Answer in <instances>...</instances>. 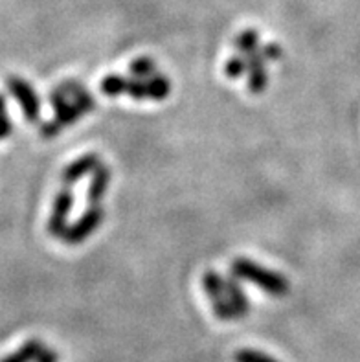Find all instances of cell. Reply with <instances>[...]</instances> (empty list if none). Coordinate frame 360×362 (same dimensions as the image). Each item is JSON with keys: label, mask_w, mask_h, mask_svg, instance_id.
Here are the masks:
<instances>
[{"label": "cell", "mask_w": 360, "mask_h": 362, "mask_svg": "<svg viewBox=\"0 0 360 362\" xmlns=\"http://www.w3.org/2000/svg\"><path fill=\"white\" fill-rule=\"evenodd\" d=\"M74 206V195L66 186L61 189L54 199V208H52V216L48 221V232H50L54 238H63V234L66 232L69 225H66V219H69V214Z\"/></svg>", "instance_id": "8992f818"}, {"label": "cell", "mask_w": 360, "mask_h": 362, "mask_svg": "<svg viewBox=\"0 0 360 362\" xmlns=\"http://www.w3.org/2000/svg\"><path fill=\"white\" fill-rule=\"evenodd\" d=\"M110 182V170L109 165L101 164L94 173H92V180L88 184L87 192V201L91 204H100V201L105 197L107 188H109Z\"/></svg>", "instance_id": "9c48e42d"}, {"label": "cell", "mask_w": 360, "mask_h": 362, "mask_svg": "<svg viewBox=\"0 0 360 362\" xmlns=\"http://www.w3.org/2000/svg\"><path fill=\"white\" fill-rule=\"evenodd\" d=\"M11 131H13V124H11V119L8 118V112H6L4 96L0 94V140L8 138Z\"/></svg>", "instance_id": "2e32d148"}, {"label": "cell", "mask_w": 360, "mask_h": 362, "mask_svg": "<svg viewBox=\"0 0 360 362\" xmlns=\"http://www.w3.org/2000/svg\"><path fill=\"white\" fill-rule=\"evenodd\" d=\"M6 85H8L9 92L15 96V100L18 101V105L23 109L24 118L28 122H37L39 115H41V103H39V98H37L32 85L21 78H8Z\"/></svg>", "instance_id": "5b68a950"}, {"label": "cell", "mask_w": 360, "mask_h": 362, "mask_svg": "<svg viewBox=\"0 0 360 362\" xmlns=\"http://www.w3.org/2000/svg\"><path fill=\"white\" fill-rule=\"evenodd\" d=\"M257 42H260L257 33H255L254 30H246V32H243L241 35L236 39V48H238L243 55L252 54V52L257 50Z\"/></svg>", "instance_id": "4fadbf2b"}, {"label": "cell", "mask_w": 360, "mask_h": 362, "mask_svg": "<svg viewBox=\"0 0 360 362\" xmlns=\"http://www.w3.org/2000/svg\"><path fill=\"white\" fill-rule=\"evenodd\" d=\"M246 70H248L246 69V59L245 57H238V55L230 57V59L226 61V66H224V72H226V76H228L230 79L241 78Z\"/></svg>", "instance_id": "9a60e30c"}, {"label": "cell", "mask_w": 360, "mask_h": 362, "mask_svg": "<svg viewBox=\"0 0 360 362\" xmlns=\"http://www.w3.org/2000/svg\"><path fill=\"white\" fill-rule=\"evenodd\" d=\"M224 287H226V294H228L230 303H232L233 311H236V317L243 318L250 313V300L246 298L245 293H243L241 285H239L238 278L236 276H228L224 278Z\"/></svg>", "instance_id": "ba28073f"}, {"label": "cell", "mask_w": 360, "mask_h": 362, "mask_svg": "<svg viewBox=\"0 0 360 362\" xmlns=\"http://www.w3.org/2000/svg\"><path fill=\"white\" fill-rule=\"evenodd\" d=\"M230 271L232 274L238 278V280H246L254 284L255 287H260L263 293L270 294L274 298H283L287 296L291 285H289L287 278L279 272H274L270 269H265V267L257 265L252 259H246V257H238L233 259L232 265H230Z\"/></svg>", "instance_id": "7a4b0ae2"}, {"label": "cell", "mask_w": 360, "mask_h": 362, "mask_svg": "<svg viewBox=\"0 0 360 362\" xmlns=\"http://www.w3.org/2000/svg\"><path fill=\"white\" fill-rule=\"evenodd\" d=\"M35 362H59V355L55 354L54 349L50 348H42V351L39 354V357H37Z\"/></svg>", "instance_id": "e0dca14e"}, {"label": "cell", "mask_w": 360, "mask_h": 362, "mask_svg": "<svg viewBox=\"0 0 360 362\" xmlns=\"http://www.w3.org/2000/svg\"><path fill=\"white\" fill-rule=\"evenodd\" d=\"M269 83V76H267V69L265 66H255V69L248 70V83L246 87L252 94H261L267 88Z\"/></svg>", "instance_id": "7c38bea8"}, {"label": "cell", "mask_w": 360, "mask_h": 362, "mask_svg": "<svg viewBox=\"0 0 360 362\" xmlns=\"http://www.w3.org/2000/svg\"><path fill=\"white\" fill-rule=\"evenodd\" d=\"M50 103L55 110V118L52 122H46L41 127V136L45 138H52L55 134H59L61 129L76 124L83 115H87V112H91L96 107L94 96L88 90L81 92L74 100L63 96L57 90H52Z\"/></svg>", "instance_id": "6da1fadb"}, {"label": "cell", "mask_w": 360, "mask_h": 362, "mask_svg": "<svg viewBox=\"0 0 360 362\" xmlns=\"http://www.w3.org/2000/svg\"><path fill=\"white\" fill-rule=\"evenodd\" d=\"M129 72L137 79H151L156 76V64L149 57H138V59H134L131 63Z\"/></svg>", "instance_id": "8fae6325"}, {"label": "cell", "mask_w": 360, "mask_h": 362, "mask_svg": "<svg viewBox=\"0 0 360 362\" xmlns=\"http://www.w3.org/2000/svg\"><path fill=\"white\" fill-rule=\"evenodd\" d=\"M103 217H105V210L100 204H91V208L72 226L66 228V232L63 234V241L69 245L83 243L103 223Z\"/></svg>", "instance_id": "277c9868"}, {"label": "cell", "mask_w": 360, "mask_h": 362, "mask_svg": "<svg viewBox=\"0 0 360 362\" xmlns=\"http://www.w3.org/2000/svg\"><path fill=\"white\" fill-rule=\"evenodd\" d=\"M263 54L267 59H279L281 57V48L276 45H269L263 48Z\"/></svg>", "instance_id": "ac0fdd59"}, {"label": "cell", "mask_w": 360, "mask_h": 362, "mask_svg": "<svg viewBox=\"0 0 360 362\" xmlns=\"http://www.w3.org/2000/svg\"><path fill=\"white\" fill-rule=\"evenodd\" d=\"M42 348H45V346H42L39 340H28V342H24L15 354H9L8 357H4L0 362H33L37 361V357H39V354L42 351Z\"/></svg>", "instance_id": "30bf717a"}, {"label": "cell", "mask_w": 360, "mask_h": 362, "mask_svg": "<svg viewBox=\"0 0 360 362\" xmlns=\"http://www.w3.org/2000/svg\"><path fill=\"white\" fill-rule=\"evenodd\" d=\"M202 287H204L206 294H208V298H210L215 317L221 318L223 322L238 320L232 303H230L228 294H226L223 276L217 274L215 271L204 272V276H202Z\"/></svg>", "instance_id": "3957f363"}, {"label": "cell", "mask_w": 360, "mask_h": 362, "mask_svg": "<svg viewBox=\"0 0 360 362\" xmlns=\"http://www.w3.org/2000/svg\"><path fill=\"white\" fill-rule=\"evenodd\" d=\"M233 361L236 362H279L274 357H270V355L260 351V349H252V348L239 349L238 354L233 355Z\"/></svg>", "instance_id": "5bb4252c"}, {"label": "cell", "mask_w": 360, "mask_h": 362, "mask_svg": "<svg viewBox=\"0 0 360 362\" xmlns=\"http://www.w3.org/2000/svg\"><path fill=\"white\" fill-rule=\"evenodd\" d=\"M101 165L100 162V156L91 153V155H83L79 156L78 160H74L72 164H69L64 168L63 175H61V182L63 186H72V184L79 182L83 177H87L88 173H94Z\"/></svg>", "instance_id": "52a82bcc"}]
</instances>
